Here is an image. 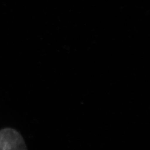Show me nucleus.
Segmentation results:
<instances>
[{
	"mask_svg": "<svg viewBox=\"0 0 150 150\" xmlns=\"http://www.w3.org/2000/svg\"><path fill=\"white\" fill-rule=\"evenodd\" d=\"M0 150H28L21 134L16 129L6 127L0 130Z\"/></svg>",
	"mask_w": 150,
	"mask_h": 150,
	"instance_id": "nucleus-1",
	"label": "nucleus"
}]
</instances>
